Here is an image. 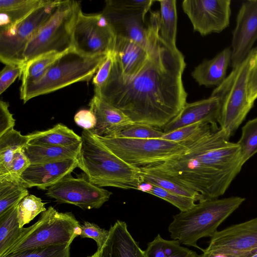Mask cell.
Listing matches in <instances>:
<instances>
[{
	"label": "cell",
	"instance_id": "6da1fadb",
	"mask_svg": "<svg viewBox=\"0 0 257 257\" xmlns=\"http://www.w3.org/2000/svg\"><path fill=\"white\" fill-rule=\"evenodd\" d=\"M160 12H151L148 26L149 56L134 76H123L112 64L108 78L95 95L120 110L134 122L159 128L172 120L187 103L182 80L184 57L161 38Z\"/></svg>",
	"mask_w": 257,
	"mask_h": 257
},
{
	"label": "cell",
	"instance_id": "7a4b0ae2",
	"mask_svg": "<svg viewBox=\"0 0 257 257\" xmlns=\"http://www.w3.org/2000/svg\"><path fill=\"white\" fill-rule=\"evenodd\" d=\"M218 123L181 142L184 153L141 171L169 179L199 193L203 200L223 195L243 165L240 149Z\"/></svg>",
	"mask_w": 257,
	"mask_h": 257
},
{
	"label": "cell",
	"instance_id": "3957f363",
	"mask_svg": "<svg viewBox=\"0 0 257 257\" xmlns=\"http://www.w3.org/2000/svg\"><path fill=\"white\" fill-rule=\"evenodd\" d=\"M78 167L88 180L99 187L136 189L142 183L140 168L130 165L109 150L89 130L81 134Z\"/></svg>",
	"mask_w": 257,
	"mask_h": 257
},
{
	"label": "cell",
	"instance_id": "277c9868",
	"mask_svg": "<svg viewBox=\"0 0 257 257\" xmlns=\"http://www.w3.org/2000/svg\"><path fill=\"white\" fill-rule=\"evenodd\" d=\"M239 196L209 199L199 201L191 209L173 216L168 231L173 239L202 251L197 241L211 237L219 225L245 201Z\"/></svg>",
	"mask_w": 257,
	"mask_h": 257
},
{
	"label": "cell",
	"instance_id": "5b68a950",
	"mask_svg": "<svg viewBox=\"0 0 257 257\" xmlns=\"http://www.w3.org/2000/svg\"><path fill=\"white\" fill-rule=\"evenodd\" d=\"M107 54L83 55L73 48L63 53L37 81L20 89L24 103L30 99L61 89L74 83L89 81Z\"/></svg>",
	"mask_w": 257,
	"mask_h": 257
},
{
	"label": "cell",
	"instance_id": "8992f818",
	"mask_svg": "<svg viewBox=\"0 0 257 257\" xmlns=\"http://www.w3.org/2000/svg\"><path fill=\"white\" fill-rule=\"evenodd\" d=\"M80 223L70 212L49 206L33 225L23 228L19 237L2 257L49 246L69 245L81 233Z\"/></svg>",
	"mask_w": 257,
	"mask_h": 257
},
{
	"label": "cell",
	"instance_id": "52a82bcc",
	"mask_svg": "<svg viewBox=\"0 0 257 257\" xmlns=\"http://www.w3.org/2000/svg\"><path fill=\"white\" fill-rule=\"evenodd\" d=\"M81 9L79 1L61 0L50 18L27 43L23 64L49 53L63 54L72 48L74 25Z\"/></svg>",
	"mask_w": 257,
	"mask_h": 257
},
{
	"label": "cell",
	"instance_id": "ba28073f",
	"mask_svg": "<svg viewBox=\"0 0 257 257\" xmlns=\"http://www.w3.org/2000/svg\"><path fill=\"white\" fill-rule=\"evenodd\" d=\"M251 52L241 63L232 69L210 95L216 97L219 100L218 124L229 139L234 135L254 105L249 100L247 91Z\"/></svg>",
	"mask_w": 257,
	"mask_h": 257
},
{
	"label": "cell",
	"instance_id": "9c48e42d",
	"mask_svg": "<svg viewBox=\"0 0 257 257\" xmlns=\"http://www.w3.org/2000/svg\"><path fill=\"white\" fill-rule=\"evenodd\" d=\"M97 137L122 160L139 168L163 163L187 150L181 143L162 138L139 139Z\"/></svg>",
	"mask_w": 257,
	"mask_h": 257
},
{
	"label": "cell",
	"instance_id": "30bf717a",
	"mask_svg": "<svg viewBox=\"0 0 257 257\" xmlns=\"http://www.w3.org/2000/svg\"><path fill=\"white\" fill-rule=\"evenodd\" d=\"M61 0H45L26 17L0 29V60L8 64H21L25 48L32 37L50 18Z\"/></svg>",
	"mask_w": 257,
	"mask_h": 257
},
{
	"label": "cell",
	"instance_id": "8fae6325",
	"mask_svg": "<svg viewBox=\"0 0 257 257\" xmlns=\"http://www.w3.org/2000/svg\"><path fill=\"white\" fill-rule=\"evenodd\" d=\"M116 36L102 13L86 14L79 11L73 32V48L88 56L113 51Z\"/></svg>",
	"mask_w": 257,
	"mask_h": 257
},
{
	"label": "cell",
	"instance_id": "7c38bea8",
	"mask_svg": "<svg viewBox=\"0 0 257 257\" xmlns=\"http://www.w3.org/2000/svg\"><path fill=\"white\" fill-rule=\"evenodd\" d=\"M202 253L247 257L257 253V217L218 230Z\"/></svg>",
	"mask_w": 257,
	"mask_h": 257
},
{
	"label": "cell",
	"instance_id": "4fadbf2b",
	"mask_svg": "<svg viewBox=\"0 0 257 257\" xmlns=\"http://www.w3.org/2000/svg\"><path fill=\"white\" fill-rule=\"evenodd\" d=\"M112 194L87 179L74 178L71 174L50 187L46 192L47 196L58 203L72 204L83 210L100 208L109 200Z\"/></svg>",
	"mask_w": 257,
	"mask_h": 257
},
{
	"label": "cell",
	"instance_id": "5bb4252c",
	"mask_svg": "<svg viewBox=\"0 0 257 257\" xmlns=\"http://www.w3.org/2000/svg\"><path fill=\"white\" fill-rule=\"evenodd\" d=\"M231 2L230 0H184L182 7L194 31L205 36L220 33L229 26Z\"/></svg>",
	"mask_w": 257,
	"mask_h": 257
},
{
	"label": "cell",
	"instance_id": "9a60e30c",
	"mask_svg": "<svg viewBox=\"0 0 257 257\" xmlns=\"http://www.w3.org/2000/svg\"><path fill=\"white\" fill-rule=\"evenodd\" d=\"M257 40V0L243 3L238 11L231 43V66L241 63Z\"/></svg>",
	"mask_w": 257,
	"mask_h": 257
},
{
	"label": "cell",
	"instance_id": "2e32d148",
	"mask_svg": "<svg viewBox=\"0 0 257 257\" xmlns=\"http://www.w3.org/2000/svg\"><path fill=\"white\" fill-rule=\"evenodd\" d=\"M77 167L76 159L31 164L21 175L20 182L26 188L47 190Z\"/></svg>",
	"mask_w": 257,
	"mask_h": 257
},
{
	"label": "cell",
	"instance_id": "e0dca14e",
	"mask_svg": "<svg viewBox=\"0 0 257 257\" xmlns=\"http://www.w3.org/2000/svg\"><path fill=\"white\" fill-rule=\"evenodd\" d=\"M219 108V100L215 96L186 103L178 115L161 130L167 134L193 123H218Z\"/></svg>",
	"mask_w": 257,
	"mask_h": 257
},
{
	"label": "cell",
	"instance_id": "ac0fdd59",
	"mask_svg": "<svg viewBox=\"0 0 257 257\" xmlns=\"http://www.w3.org/2000/svg\"><path fill=\"white\" fill-rule=\"evenodd\" d=\"M113 64L125 77L135 75L143 66L149 56V47L119 36H116L112 51Z\"/></svg>",
	"mask_w": 257,
	"mask_h": 257
},
{
	"label": "cell",
	"instance_id": "d6986e66",
	"mask_svg": "<svg viewBox=\"0 0 257 257\" xmlns=\"http://www.w3.org/2000/svg\"><path fill=\"white\" fill-rule=\"evenodd\" d=\"M89 105L96 119L95 127L90 131L97 137L110 138L120 128L134 122L120 110L96 95Z\"/></svg>",
	"mask_w": 257,
	"mask_h": 257
},
{
	"label": "cell",
	"instance_id": "ffe728a7",
	"mask_svg": "<svg viewBox=\"0 0 257 257\" xmlns=\"http://www.w3.org/2000/svg\"><path fill=\"white\" fill-rule=\"evenodd\" d=\"M108 238L101 248L100 257H147L132 236L125 222L117 220L109 229Z\"/></svg>",
	"mask_w": 257,
	"mask_h": 257
},
{
	"label": "cell",
	"instance_id": "44dd1931",
	"mask_svg": "<svg viewBox=\"0 0 257 257\" xmlns=\"http://www.w3.org/2000/svg\"><path fill=\"white\" fill-rule=\"evenodd\" d=\"M102 13L116 36L125 38L148 47V27L145 26V16L120 14L105 9Z\"/></svg>",
	"mask_w": 257,
	"mask_h": 257
},
{
	"label": "cell",
	"instance_id": "7402d4cb",
	"mask_svg": "<svg viewBox=\"0 0 257 257\" xmlns=\"http://www.w3.org/2000/svg\"><path fill=\"white\" fill-rule=\"evenodd\" d=\"M231 61V49L226 48L210 60H204L191 73L199 85L218 86L226 78V71Z\"/></svg>",
	"mask_w": 257,
	"mask_h": 257
},
{
	"label": "cell",
	"instance_id": "603a6c76",
	"mask_svg": "<svg viewBox=\"0 0 257 257\" xmlns=\"http://www.w3.org/2000/svg\"><path fill=\"white\" fill-rule=\"evenodd\" d=\"M81 142L64 146L27 145L24 151L31 164L43 163L61 160L76 159L81 149Z\"/></svg>",
	"mask_w": 257,
	"mask_h": 257
},
{
	"label": "cell",
	"instance_id": "cb8c5ba5",
	"mask_svg": "<svg viewBox=\"0 0 257 257\" xmlns=\"http://www.w3.org/2000/svg\"><path fill=\"white\" fill-rule=\"evenodd\" d=\"M28 145L64 146L82 142L81 136L66 125L58 123L47 130L27 135Z\"/></svg>",
	"mask_w": 257,
	"mask_h": 257
},
{
	"label": "cell",
	"instance_id": "d4e9b609",
	"mask_svg": "<svg viewBox=\"0 0 257 257\" xmlns=\"http://www.w3.org/2000/svg\"><path fill=\"white\" fill-rule=\"evenodd\" d=\"M45 0H1V28L13 25L22 20Z\"/></svg>",
	"mask_w": 257,
	"mask_h": 257
},
{
	"label": "cell",
	"instance_id": "484cf974",
	"mask_svg": "<svg viewBox=\"0 0 257 257\" xmlns=\"http://www.w3.org/2000/svg\"><path fill=\"white\" fill-rule=\"evenodd\" d=\"M28 143L27 135L12 128L0 137V178L9 172L16 152L24 149Z\"/></svg>",
	"mask_w": 257,
	"mask_h": 257
},
{
	"label": "cell",
	"instance_id": "4316f807",
	"mask_svg": "<svg viewBox=\"0 0 257 257\" xmlns=\"http://www.w3.org/2000/svg\"><path fill=\"white\" fill-rule=\"evenodd\" d=\"M147 257H199L196 252L181 245L178 240H167L158 233L148 242L145 250Z\"/></svg>",
	"mask_w": 257,
	"mask_h": 257
},
{
	"label": "cell",
	"instance_id": "83f0119b",
	"mask_svg": "<svg viewBox=\"0 0 257 257\" xmlns=\"http://www.w3.org/2000/svg\"><path fill=\"white\" fill-rule=\"evenodd\" d=\"M158 2L160 5V36L169 46L177 48L176 1L161 0Z\"/></svg>",
	"mask_w": 257,
	"mask_h": 257
},
{
	"label": "cell",
	"instance_id": "f1b7e54d",
	"mask_svg": "<svg viewBox=\"0 0 257 257\" xmlns=\"http://www.w3.org/2000/svg\"><path fill=\"white\" fill-rule=\"evenodd\" d=\"M18 204L0 215V257L19 237L23 230V228L20 227L18 221Z\"/></svg>",
	"mask_w": 257,
	"mask_h": 257
},
{
	"label": "cell",
	"instance_id": "f546056e",
	"mask_svg": "<svg viewBox=\"0 0 257 257\" xmlns=\"http://www.w3.org/2000/svg\"><path fill=\"white\" fill-rule=\"evenodd\" d=\"M62 54L49 53L36 58L24 65L20 89L39 80L50 66Z\"/></svg>",
	"mask_w": 257,
	"mask_h": 257
},
{
	"label": "cell",
	"instance_id": "4dcf8cb0",
	"mask_svg": "<svg viewBox=\"0 0 257 257\" xmlns=\"http://www.w3.org/2000/svg\"><path fill=\"white\" fill-rule=\"evenodd\" d=\"M28 195V190L21 183L0 179V215L18 204Z\"/></svg>",
	"mask_w": 257,
	"mask_h": 257
},
{
	"label": "cell",
	"instance_id": "1f68e13d",
	"mask_svg": "<svg viewBox=\"0 0 257 257\" xmlns=\"http://www.w3.org/2000/svg\"><path fill=\"white\" fill-rule=\"evenodd\" d=\"M137 190L161 198L176 207L180 211H187L196 204V201L193 198L170 192L144 182H142Z\"/></svg>",
	"mask_w": 257,
	"mask_h": 257
},
{
	"label": "cell",
	"instance_id": "d6a6232c",
	"mask_svg": "<svg viewBox=\"0 0 257 257\" xmlns=\"http://www.w3.org/2000/svg\"><path fill=\"white\" fill-rule=\"evenodd\" d=\"M238 145L244 165L257 153V117L247 121L241 128Z\"/></svg>",
	"mask_w": 257,
	"mask_h": 257
},
{
	"label": "cell",
	"instance_id": "836d02e7",
	"mask_svg": "<svg viewBox=\"0 0 257 257\" xmlns=\"http://www.w3.org/2000/svg\"><path fill=\"white\" fill-rule=\"evenodd\" d=\"M164 135L161 128L145 123L133 122L120 128L110 138L160 139Z\"/></svg>",
	"mask_w": 257,
	"mask_h": 257
},
{
	"label": "cell",
	"instance_id": "e575fe53",
	"mask_svg": "<svg viewBox=\"0 0 257 257\" xmlns=\"http://www.w3.org/2000/svg\"><path fill=\"white\" fill-rule=\"evenodd\" d=\"M153 0H107L104 9L117 13L146 16Z\"/></svg>",
	"mask_w": 257,
	"mask_h": 257
},
{
	"label": "cell",
	"instance_id": "d590c367",
	"mask_svg": "<svg viewBox=\"0 0 257 257\" xmlns=\"http://www.w3.org/2000/svg\"><path fill=\"white\" fill-rule=\"evenodd\" d=\"M141 171L142 182L159 187L175 194L193 198L196 201L203 200L201 196L195 191L182 186L169 179L143 172L141 170Z\"/></svg>",
	"mask_w": 257,
	"mask_h": 257
},
{
	"label": "cell",
	"instance_id": "8d00e7d4",
	"mask_svg": "<svg viewBox=\"0 0 257 257\" xmlns=\"http://www.w3.org/2000/svg\"><path fill=\"white\" fill-rule=\"evenodd\" d=\"M45 203L34 195H28L18 205V218L20 228L29 223L40 213L46 210Z\"/></svg>",
	"mask_w": 257,
	"mask_h": 257
},
{
	"label": "cell",
	"instance_id": "74e56055",
	"mask_svg": "<svg viewBox=\"0 0 257 257\" xmlns=\"http://www.w3.org/2000/svg\"><path fill=\"white\" fill-rule=\"evenodd\" d=\"M69 245L49 246L27 250L4 257H70Z\"/></svg>",
	"mask_w": 257,
	"mask_h": 257
},
{
	"label": "cell",
	"instance_id": "f35d334b",
	"mask_svg": "<svg viewBox=\"0 0 257 257\" xmlns=\"http://www.w3.org/2000/svg\"><path fill=\"white\" fill-rule=\"evenodd\" d=\"M211 124L213 123L203 122L193 123L165 134L162 138L168 141L181 143L192 139L207 128Z\"/></svg>",
	"mask_w": 257,
	"mask_h": 257
},
{
	"label": "cell",
	"instance_id": "ab89813d",
	"mask_svg": "<svg viewBox=\"0 0 257 257\" xmlns=\"http://www.w3.org/2000/svg\"><path fill=\"white\" fill-rule=\"evenodd\" d=\"M81 238H89L96 243L98 250H100L106 242L109 234V230L100 227L96 224L84 221L80 225Z\"/></svg>",
	"mask_w": 257,
	"mask_h": 257
},
{
	"label": "cell",
	"instance_id": "60d3db41",
	"mask_svg": "<svg viewBox=\"0 0 257 257\" xmlns=\"http://www.w3.org/2000/svg\"><path fill=\"white\" fill-rule=\"evenodd\" d=\"M30 165V161L25 153L24 149H19L15 153L8 175L0 178V179H9L20 182L21 175Z\"/></svg>",
	"mask_w": 257,
	"mask_h": 257
},
{
	"label": "cell",
	"instance_id": "b9f144b4",
	"mask_svg": "<svg viewBox=\"0 0 257 257\" xmlns=\"http://www.w3.org/2000/svg\"><path fill=\"white\" fill-rule=\"evenodd\" d=\"M247 91L249 101L254 103L257 99V48L252 49L247 77Z\"/></svg>",
	"mask_w": 257,
	"mask_h": 257
},
{
	"label": "cell",
	"instance_id": "7bdbcfd3",
	"mask_svg": "<svg viewBox=\"0 0 257 257\" xmlns=\"http://www.w3.org/2000/svg\"><path fill=\"white\" fill-rule=\"evenodd\" d=\"M113 60V53L111 51L107 54L106 59L94 76L92 82L94 86V95L98 93L107 81L111 70Z\"/></svg>",
	"mask_w": 257,
	"mask_h": 257
},
{
	"label": "cell",
	"instance_id": "ee69618b",
	"mask_svg": "<svg viewBox=\"0 0 257 257\" xmlns=\"http://www.w3.org/2000/svg\"><path fill=\"white\" fill-rule=\"evenodd\" d=\"M24 65L8 64L2 70L0 73V94H2L15 81L21 76Z\"/></svg>",
	"mask_w": 257,
	"mask_h": 257
},
{
	"label": "cell",
	"instance_id": "f6af8a7d",
	"mask_svg": "<svg viewBox=\"0 0 257 257\" xmlns=\"http://www.w3.org/2000/svg\"><path fill=\"white\" fill-rule=\"evenodd\" d=\"M9 104L8 102L0 101V137L10 130L14 128L15 119L9 109Z\"/></svg>",
	"mask_w": 257,
	"mask_h": 257
},
{
	"label": "cell",
	"instance_id": "bcb514c9",
	"mask_svg": "<svg viewBox=\"0 0 257 257\" xmlns=\"http://www.w3.org/2000/svg\"><path fill=\"white\" fill-rule=\"evenodd\" d=\"M75 123L85 130L91 131L96 124L94 114L89 109H81L74 116Z\"/></svg>",
	"mask_w": 257,
	"mask_h": 257
},
{
	"label": "cell",
	"instance_id": "7dc6e473",
	"mask_svg": "<svg viewBox=\"0 0 257 257\" xmlns=\"http://www.w3.org/2000/svg\"><path fill=\"white\" fill-rule=\"evenodd\" d=\"M87 257H100V251L97 250L94 254Z\"/></svg>",
	"mask_w": 257,
	"mask_h": 257
},
{
	"label": "cell",
	"instance_id": "c3c4849f",
	"mask_svg": "<svg viewBox=\"0 0 257 257\" xmlns=\"http://www.w3.org/2000/svg\"><path fill=\"white\" fill-rule=\"evenodd\" d=\"M247 257H257V253Z\"/></svg>",
	"mask_w": 257,
	"mask_h": 257
}]
</instances>
